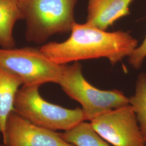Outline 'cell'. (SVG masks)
Returning a JSON list of instances; mask_svg holds the SVG:
<instances>
[{"instance_id": "8", "label": "cell", "mask_w": 146, "mask_h": 146, "mask_svg": "<svg viewBox=\"0 0 146 146\" xmlns=\"http://www.w3.org/2000/svg\"><path fill=\"white\" fill-rule=\"evenodd\" d=\"M134 0H89L86 23L106 31L121 18L130 14Z\"/></svg>"}, {"instance_id": "13", "label": "cell", "mask_w": 146, "mask_h": 146, "mask_svg": "<svg viewBox=\"0 0 146 146\" xmlns=\"http://www.w3.org/2000/svg\"><path fill=\"white\" fill-rule=\"evenodd\" d=\"M146 58V35L143 42L137 46L134 51L128 56V61L135 69H139Z\"/></svg>"}, {"instance_id": "10", "label": "cell", "mask_w": 146, "mask_h": 146, "mask_svg": "<svg viewBox=\"0 0 146 146\" xmlns=\"http://www.w3.org/2000/svg\"><path fill=\"white\" fill-rule=\"evenodd\" d=\"M23 20L19 0H0V47L15 48L13 31L16 23Z\"/></svg>"}, {"instance_id": "2", "label": "cell", "mask_w": 146, "mask_h": 146, "mask_svg": "<svg viewBox=\"0 0 146 146\" xmlns=\"http://www.w3.org/2000/svg\"><path fill=\"white\" fill-rule=\"evenodd\" d=\"M78 0H19L26 22V38L41 44L53 35L71 31Z\"/></svg>"}, {"instance_id": "3", "label": "cell", "mask_w": 146, "mask_h": 146, "mask_svg": "<svg viewBox=\"0 0 146 146\" xmlns=\"http://www.w3.org/2000/svg\"><path fill=\"white\" fill-rule=\"evenodd\" d=\"M65 93L82 106L86 120L89 121L110 110L129 104V98L117 89L101 90L84 78L78 62L64 65L58 84Z\"/></svg>"}, {"instance_id": "7", "label": "cell", "mask_w": 146, "mask_h": 146, "mask_svg": "<svg viewBox=\"0 0 146 146\" xmlns=\"http://www.w3.org/2000/svg\"><path fill=\"white\" fill-rule=\"evenodd\" d=\"M5 146H75L64 141L60 133L34 125L13 111L6 123Z\"/></svg>"}, {"instance_id": "1", "label": "cell", "mask_w": 146, "mask_h": 146, "mask_svg": "<svg viewBox=\"0 0 146 146\" xmlns=\"http://www.w3.org/2000/svg\"><path fill=\"white\" fill-rule=\"evenodd\" d=\"M70 32L66 41L48 43L40 47V51L60 65L99 58H106L114 65L128 57L138 43L127 32H107L86 23L76 22Z\"/></svg>"}, {"instance_id": "6", "label": "cell", "mask_w": 146, "mask_h": 146, "mask_svg": "<svg viewBox=\"0 0 146 146\" xmlns=\"http://www.w3.org/2000/svg\"><path fill=\"white\" fill-rule=\"evenodd\" d=\"M95 131L113 146H146L131 104L110 110L90 121Z\"/></svg>"}, {"instance_id": "5", "label": "cell", "mask_w": 146, "mask_h": 146, "mask_svg": "<svg viewBox=\"0 0 146 146\" xmlns=\"http://www.w3.org/2000/svg\"><path fill=\"white\" fill-rule=\"evenodd\" d=\"M64 65L53 62L40 49L0 47V67L21 78L23 86H41L49 82L58 84Z\"/></svg>"}, {"instance_id": "12", "label": "cell", "mask_w": 146, "mask_h": 146, "mask_svg": "<svg viewBox=\"0 0 146 146\" xmlns=\"http://www.w3.org/2000/svg\"><path fill=\"white\" fill-rule=\"evenodd\" d=\"M129 104L135 113L139 125L146 144V74L141 73L136 82L135 93L129 98Z\"/></svg>"}, {"instance_id": "11", "label": "cell", "mask_w": 146, "mask_h": 146, "mask_svg": "<svg viewBox=\"0 0 146 146\" xmlns=\"http://www.w3.org/2000/svg\"><path fill=\"white\" fill-rule=\"evenodd\" d=\"M60 135L64 141L75 146H111L94 130L90 123L85 121Z\"/></svg>"}, {"instance_id": "9", "label": "cell", "mask_w": 146, "mask_h": 146, "mask_svg": "<svg viewBox=\"0 0 146 146\" xmlns=\"http://www.w3.org/2000/svg\"><path fill=\"white\" fill-rule=\"evenodd\" d=\"M23 82L14 74L0 67V134L3 138L8 118L14 110L16 96Z\"/></svg>"}, {"instance_id": "4", "label": "cell", "mask_w": 146, "mask_h": 146, "mask_svg": "<svg viewBox=\"0 0 146 146\" xmlns=\"http://www.w3.org/2000/svg\"><path fill=\"white\" fill-rule=\"evenodd\" d=\"M39 86L19 89L14 111L34 125L51 131H67L86 121L81 108L68 109L52 104L39 93Z\"/></svg>"}, {"instance_id": "14", "label": "cell", "mask_w": 146, "mask_h": 146, "mask_svg": "<svg viewBox=\"0 0 146 146\" xmlns=\"http://www.w3.org/2000/svg\"><path fill=\"white\" fill-rule=\"evenodd\" d=\"M0 146H5L4 145V144L2 143H0Z\"/></svg>"}]
</instances>
